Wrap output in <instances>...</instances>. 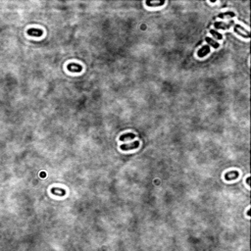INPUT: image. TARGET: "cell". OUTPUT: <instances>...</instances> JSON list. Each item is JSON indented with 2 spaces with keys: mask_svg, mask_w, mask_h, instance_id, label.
<instances>
[{
  "mask_svg": "<svg viewBox=\"0 0 251 251\" xmlns=\"http://www.w3.org/2000/svg\"><path fill=\"white\" fill-rule=\"evenodd\" d=\"M165 3V1H159V2H151V1H146V4H147L148 6H151V7H153V6H160V5H163Z\"/></svg>",
  "mask_w": 251,
  "mask_h": 251,
  "instance_id": "7c38bea8",
  "label": "cell"
},
{
  "mask_svg": "<svg viewBox=\"0 0 251 251\" xmlns=\"http://www.w3.org/2000/svg\"><path fill=\"white\" fill-rule=\"evenodd\" d=\"M67 68H68V71H70V72H72V73H80L82 70V67L81 65L77 64V63H70Z\"/></svg>",
  "mask_w": 251,
  "mask_h": 251,
  "instance_id": "3957f363",
  "label": "cell"
},
{
  "mask_svg": "<svg viewBox=\"0 0 251 251\" xmlns=\"http://www.w3.org/2000/svg\"><path fill=\"white\" fill-rule=\"evenodd\" d=\"M219 18H227V17H230V18H233L234 17V12H226V13H220L218 15Z\"/></svg>",
  "mask_w": 251,
  "mask_h": 251,
  "instance_id": "8fae6325",
  "label": "cell"
},
{
  "mask_svg": "<svg viewBox=\"0 0 251 251\" xmlns=\"http://www.w3.org/2000/svg\"><path fill=\"white\" fill-rule=\"evenodd\" d=\"M138 145H139V142H138V141H134V142H132V143H129V144H123V145H121V149H122V150H132V149L137 148Z\"/></svg>",
  "mask_w": 251,
  "mask_h": 251,
  "instance_id": "277c9868",
  "label": "cell"
},
{
  "mask_svg": "<svg viewBox=\"0 0 251 251\" xmlns=\"http://www.w3.org/2000/svg\"><path fill=\"white\" fill-rule=\"evenodd\" d=\"M209 52H210V47H209L208 45H204L203 47H201L199 50L197 51V55H198V57H204V56L207 55Z\"/></svg>",
  "mask_w": 251,
  "mask_h": 251,
  "instance_id": "8992f818",
  "label": "cell"
},
{
  "mask_svg": "<svg viewBox=\"0 0 251 251\" xmlns=\"http://www.w3.org/2000/svg\"><path fill=\"white\" fill-rule=\"evenodd\" d=\"M205 40H206V42L209 43L210 45H212V47H214V48H219V46H220V44L217 42V41L213 40L212 38H210V37H206Z\"/></svg>",
  "mask_w": 251,
  "mask_h": 251,
  "instance_id": "30bf717a",
  "label": "cell"
},
{
  "mask_svg": "<svg viewBox=\"0 0 251 251\" xmlns=\"http://www.w3.org/2000/svg\"><path fill=\"white\" fill-rule=\"evenodd\" d=\"M27 32L31 36H41L43 35V32L40 29H29Z\"/></svg>",
  "mask_w": 251,
  "mask_h": 251,
  "instance_id": "5b68a950",
  "label": "cell"
},
{
  "mask_svg": "<svg viewBox=\"0 0 251 251\" xmlns=\"http://www.w3.org/2000/svg\"><path fill=\"white\" fill-rule=\"evenodd\" d=\"M234 32H235V33H237L238 35L244 37V38H249L250 37L249 32H247L245 29H243L241 26H239V25L234 26Z\"/></svg>",
  "mask_w": 251,
  "mask_h": 251,
  "instance_id": "6da1fadb",
  "label": "cell"
},
{
  "mask_svg": "<svg viewBox=\"0 0 251 251\" xmlns=\"http://www.w3.org/2000/svg\"><path fill=\"white\" fill-rule=\"evenodd\" d=\"M136 137V134L134 133H125L123 136H120V140L121 141H125L127 139H133Z\"/></svg>",
  "mask_w": 251,
  "mask_h": 251,
  "instance_id": "9c48e42d",
  "label": "cell"
},
{
  "mask_svg": "<svg viewBox=\"0 0 251 251\" xmlns=\"http://www.w3.org/2000/svg\"><path fill=\"white\" fill-rule=\"evenodd\" d=\"M234 25V22H230V23H223V22H216L214 23V26L216 29H228L231 26Z\"/></svg>",
  "mask_w": 251,
  "mask_h": 251,
  "instance_id": "7a4b0ae2",
  "label": "cell"
},
{
  "mask_svg": "<svg viewBox=\"0 0 251 251\" xmlns=\"http://www.w3.org/2000/svg\"><path fill=\"white\" fill-rule=\"evenodd\" d=\"M51 193L57 196H64L66 194V190L63 188H60V187H52Z\"/></svg>",
  "mask_w": 251,
  "mask_h": 251,
  "instance_id": "52a82bcc",
  "label": "cell"
},
{
  "mask_svg": "<svg viewBox=\"0 0 251 251\" xmlns=\"http://www.w3.org/2000/svg\"><path fill=\"white\" fill-rule=\"evenodd\" d=\"M238 177V172L237 171H231L230 172V173H228L226 174V179L227 181H231V179H237Z\"/></svg>",
  "mask_w": 251,
  "mask_h": 251,
  "instance_id": "ba28073f",
  "label": "cell"
},
{
  "mask_svg": "<svg viewBox=\"0 0 251 251\" xmlns=\"http://www.w3.org/2000/svg\"><path fill=\"white\" fill-rule=\"evenodd\" d=\"M210 32H211V35H214V36L216 37V38H217V39H219V40H220V39H222V38H223V35H221L220 32H218L214 31V29H211V31H210Z\"/></svg>",
  "mask_w": 251,
  "mask_h": 251,
  "instance_id": "4fadbf2b",
  "label": "cell"
}]
</instances>
